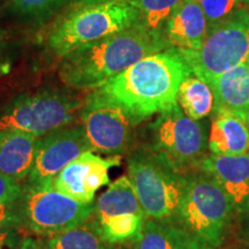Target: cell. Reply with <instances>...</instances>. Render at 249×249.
Returning a JSON list of instances; mask_svg holds the SVG:
<instances>
[{
  "mask_svg": "<svg viewBox=\"0 0 249 249\" xmlns=\"http://www.w3.org/2000/svg\"><path fill=\"white\" fill-rule=\"evenodd\" d=\"M191 74L178 50L171 48L141 59L96 92L138 124L178 104L179 87Z\"/></svg>",
  "mask_w": 249,
  "mask_h": 249,
  "instance_id": "obj_1",
  "label": "cell"
},
{
  "mask_svg": "<svg viewBox=\"0 0 249 249\" xmlns=\"http://www.w3.org/2000/svg\"><path fill=\"white\" fill-rule=\"evenodd\" d=\"M167 49L164 34L135 23L62 57L59 76L71 89L96 90L141 59Z\"/></svg>",
  "mask_w": 249,
  "mask_h": 249,
  "instance_id": "obj_2",
  "label": "cell"
},
{
  "mask_svg": "<svg viewBox=\"0 0 249 249\" xmlns=\"http://www.w3.org/2000/svg\"><path fill=\"white\" fill-rule=\"evenodd\" d=\"M138 11L126 1H110L74 8L50 34L48 45L58 57L138 23Z\"/></svg>",
  "mask_w": 249,
  "mask_h": 249,
  "instance_id": "obj_3",
  "label": "cell"
},
{
  "mask_svg": "<svg viewBox=\"0 0 249 249\" xmlns=\"http://www.w3.org/2000/svg\"><path fill=\"white\" fill-rule=\"evenodd\" d=\"M208 176L186 179L183 197L177 213L183 231L201 249L220 245L234 207L217 180Z\"/></svg>",
  "mask_w": 249,
  "mask_h": 249,
  "instance_id": "obj_4",
  "label": "cell"
},
{
  "mask_svg": "<svg viewBox=\"0 0 249 249\" xmlns=\"http://www.w3.org/2000/svg\"><path fill=\"white\" fill-rule=\"evenodd\" d=\"M177 50L192 73L205 82L239 66L249 54V11L238 8L210 27L200 50Z\"/></svg>",
  "mask_w": 249,
  "mask_h": 249,
  "instance_id": "obj_5",
  "label": "cell"
},
{
  "mask_svg": "<svg viewBox=\"0 0 249 249\" xmlns=\"http://www.w3.org/2000/svg\"><path fill=\"white\" fill-rule=\"evenodd\" d=\"M127 177L148 218L163 220L178 213L186 179L160 156L152 151L133 154Z\"/></svg>",
  "mask_w": 249,
  "mask_h": 249,
  "instance_id": "obj_6",
  "label": "cell"
},
{
  "mask_svg": "<svg viewBox=\"0 0 249 249\" xmlns=\"http://www.w3.org/2000/svg\"><path fill=\"white\" fill-rule=\"evenodd\" d=\"M85 102L57 90H43L18 96L0 110V130H20L43 136L70 126Z\"/></svg>",
  "mask_w": 249,
  "mask_h": 249,
  "instance_id": "obj_7",
  "label": "cell"
},
{
  "mask_svg": "<svg viewBox=\"0 0 249 249\" xmlns=\"http://www.w3.org/2000/svg\"><path fill=\"white\" fill-rule=\"evenodd\" d=\"M21 200L22 223L34 234L48 238L86 222L95 210L93 203H82L58 192L53 182L27 183Z\"/></svg>",
  "mask_w": 249,
  "mask_h": 249,
  "instance_id": "obj_8",
  "label": "cell"
},
{
  "mask_svg": "<svg viewBox=\"0 0 249 249\" xmlns=\"http://www.w3.org/2000/svg\"><path fill=\"white\" fill-rule=\"evenodd\" d=\"M151 151L178 172L198 165L205 148L204 129L187 117L178 104L158 114L149 127Z\"/></svg>",
  "mask_w": 249,
  "mask_h": 249,
  "instance_id": "obj_9",
  "label": "cell"
},
{
  "mask_svg": "<svg viewBox=\"0 0 249 249\" xmlns=\"http://www.w3.org/2000/svg\"><path fill=\"white\" fill-rule=\"evenodd\" d=\"M93 213L103 236L113 245L135 240L147 217L127 176L112 182L99 196Z\"/></svg>",
  "mask_w": 249,
  "mask_h": 249,
  "instance_id": "obj_10",
  "label": "cell"
},
{
  "mask_svg": "<svg viewBox=\"0 0 249 249\" xmlns=\"http://www.w3.org/2000/svg\"><path fill=\"white\" fill-rule=\"evenodd\" d=\"M80 119L92 151L116 156L128 150L135 123L117 104L93 91L81 108Z\"/></svg>",
  "mask_w": 249,
  "mask_h": 249,
  "instance_id": "obj_11",
  "label": "cell"
},
{
  "mask_svg": "<svg viewBox=\"0 0 249 249\" xmlns=\"http://www.w3.org/2000/svg\"><path fill=\"white\" fill-rule=\"evenodd\" d=\"M86 151H92L82 126H66L40 136L28 185L53 182L55 177Z\"/></svg>",
  "mask_w": 249,
  "mask_h": 249,
  "instance_id": "obj_12",
  "label": "cell"
},
{
  "mask_svg": "<svg viewBox=\"0 0 249 249\" xmlns=\"http://www.w3.org/2000/svg\"><path fill=\"white\" fill-rule=\"evenodd\" d=\"M120 163V155L103 158L93 151H86L55 177L53 187L75 201L92 203L96 193L110 183V170Z\"/></svg>",
  "mask_w": 249,
  "mask_h": 249,
  "instance_id": "obj_13",
  "label": "cell"
},
{
  "mask_svg": "<svg viewBox=\"0 0 249 249\" xmlns=\"http://www.w3.org/2000/svg\"><path fill=\"white\" fill-rule=\"evenodd\" d=\"M208 34V21L198 0H181L164 27L171 48L200 50Z\"/></svg>",
  "mask_w": 249,
  "mask_h": 249,
  "instance_id": "obj_14",
  "label": "cell"
},
{
  "mask_svg": "<svg viewBox=\"0 0 249 249\" xmlns=\"http://www.w3.org/2000/svg\"><path fill=\"white\" fill-rule=\"evenodd\" d=\"M223 187L234 207L249 204V152L236 156L210 155L198 164Z\"/></svg>",
  "mask_w": 249,
  "mask_h": 249,
  "instance_id": "obj_15",
  "label": "cell"
},
{
  "mask_svg": "<svg viewBox=\"0 0 249 249\" xmlns=\"http://www.w3.org/2000/svg\"><path fill=\"white\" fill-rule=\"evenodd\" d=\"M39 136L20 130H0V172L18 181L29 178Z\"/></svg>",
  "mask_w": 249,
  "mask_h": 249,
  "instance_id": "obj_16",
  "label": "cell"
},
{
  "mask_svg": "<svg viewBox=\"0 0 249 249\" xmlns=\"http://www.w3.org/2000/svg\"><path fill=\"white\" fill-rule=\"evenodd\" d=\"M207 83L213 92L214 112H229L245 119L249 112V68L245 62Z\"/></svg>",
  "mask_w": 249,
  "mask_h": 249,
  "instance_id": "obj_17",
  "label": "cell"
},
{
  "mask_svg": "<svg viewBox=\"0 0 249 249\" xmlns=\"http://www.w3.org/2000/svg\"><path fill=\"white\" fill-rule=\"evenodd\" d=\"M208 145L213 155L236 156L249 152V128L246 120L229 112H216Z\"/></svg>",
  "mask_w": 249,
  "mask_h": 249,
  "instance_id": "obj_18",
  "label": "cell"
},
{
  "mask_svg": "<svg viewBox=\"0 0 249 249\" xmlns=\"http://www.w3.org/2000/svg\"><path fill=\"white\" fill-rule=\"evenodd\" d=\"M133 242V249H201L183 230L152 218L145 219L141 233Z\"/></svg>",
  "mask_w": 249,
  "mask_h": 249,
  "instance_id": "obj_19",
  "label": "cell"
},
{
  "mask_svg": "<svg viewBox=\"0 0 249 249\" xmlns=\"http://www.w3.org/2000/svg\"><path fill=\"white\" fill-rule=\"evenodd\" d=\"M177 102L187 117L197 121L213 111L214 97L213 89L204 80L191 74L180 85Z\"/></svg>",
  "mask_w": 249,
  "mask_h": 249,
  "instance_id": "obj_20",
  "label": "cell"
},
{
  "mask_svg": "<svg viewBox=\"0 0 249 249\" xmlns=\"http://www.w3.org/2000/svg\"><path fill=\"white\" fill-rule=\"evenodd\" d=\"M91 218V217H90ZM89 219L73 229L49 236L50 249H116L104 238L97 220Z\"/></svg>",
  "mask_w": 249,
  "mask_h": 249,
  "instance_id": "obj_21",
  "label": "cell"
},
{
  "mask_svg": "<svg viewBox=\"0 0 249 249\" xmlns=\"http://www.w3.org/2000/svg\"><path fill=\"white\" fill-rule=\"evenodd\" d=\"M138 11V23L156 33L164 34V27L181 0H128Z\"/></svg>",
  "mask_w": 249,
  "mask_h": 249,
  "instance_id": "obj_22",
  "label": "cell"
},
{
  "mask_svg": "<svg viewBox=\"0 0 249 249\" xmlns=\"http://www.w3.org/2000/svg\"><path fill=\"white\" fill-rule=\"evenodd\" d=\"M66 0H9L12 14L33 22H42L52 17Z\"/></svg>",
  "mask_w": 249,
  "mask_h": 249,
  "instance_id": "obj_23",
  "label": "cell"
},
{
  "mask_svg": "<svg viewBox=\"0 0 249 249\" xmlns=\"http://www.w3.org/2000/svg\"><path fill=\"white\" fill-rule=\"evenodd\" d=\"M208 21V29L240 8V0H198Z\"/></svg>",
  "mask_w": 249,
  "mask_h": 249,
  "instance_id": "obj_24",
  "label": "cell"
},
{
  "mask_svg": "<svg viewBox=\"0 0 249 249\" xmlns=\"http://www.w3.org/2000/svg\"><path fill=\"white\" fill-rule=\"evenodd\" d=\"M24 188L20 181L0 172V204H13L22 197Z\"/></svg>",
  "mask_w": 249,
  "mask_h": 249,
  "instance_id": "obj_25",
  "label": "cell"
},
{
  "mask_svg": "<svg viewBox=\"0 0 249 249\" xmlns=\"http://www.w3.org/2000/svg\"><path fill=\"white\" fill-rule=\"evenodd\" d=\"M22 223L20 213L13 208V204H0V229L17 227Z\"/></svg>",
  "mask_w": 249,
  "mask_h": 249,
  "instance_id": "obj_26",
  "label": "cell"
},
{
  "mask_svg": "<svg viewBox=\"0 0 249 249\" xmlns=\"http://www.w3.org/2000/svg\"><path fill=\"white\" fill-rule=\"evenodd\" d=\"M20 241L15 227L0 229V249H17Z\"/></svg>",
  "mask_w": 249,
  "mask_h": 249,
  "instance_id": "obj_27",
  "label": "cell"
},
{
  "mask_svg": "<svg viewBox=\"0 0 249 249\" xmlns=\"http://www.w3.org/2000/svg\"><path fill=\"white\" fill-rule=\"evenodd\" d=\"M17 249H50L46 241H40L34 236H26L20 241Z\"/></svg>",
  "mask_w": 249,
  "mask_h": 249,
  "instance_id": "obj_28",
  "label": "cell"
},
{
  "mask_svg": "<svg viewBox=\"0 0 249 249\" xmlns=\"http://www.w3.org/2000/svg\"><path fill=\"white\" fill-rule=\"evenodd\" d=\"M110 1H126V0H74L73 6H71V7L74 9V8L83 7V6L103 4V2H110Z\"/></svg>",
  "mask_w": 249,
  "mask_h": 249,
  "instance_id": "obj_29",
  "label": "cell"
},
{
  "mask_svg": "<svg viewBox=\"0 0 249 249\" xmlns=\"http://www.w3.org/2000/svg\"><path fill=\"white\" fill-rule=\"evenodd\" d=\"M245 120H246V123H247V124H248V128H249V112H248L247 114H246Z\"/></svg>",
  "mask_w": 249,
  "mask_h": 249,
  "instance_id": "obj_30",
  "label": "cell"
},
{
  "mask_svg": "<svg viewBox=\"0 0 249 249\" xmlns=\"http://www.w3.org/2000/svg\"><path fill=\"white\" fill-rule=\"evenodd\" d=\"M245 64L247 65L248 68H249V54L247 55V58H246V60H245Z\"/></svg>",
  "mask_w": 249,
  "mask_h": 249,
  "instance_id": "obj_31",
  "label": "cell"
},
{
  "mask_svg": "<svg viewBox=\"0 0 249 249\" xmlns=\"http://www.w3.org/2000/svg\"><path fill=\"white\" fill-rule=\"evenodd\" d=\"M242 2H244L246 6H248V7H249V0H244V1H242Z\"/></svg>",
  "mask_w": 249,
  "mask_h": 249,
  "instance_id": "obj_32",
  "label": "cell"
},
{
  "mask_svg": "<svg viewBox=\"0 0 249 249\" xmlns=\"http://www.w3.org/2000/svg\"><path fill=\"white\" fill-rule=\"evenodd\" d=\"M0 73H5V71H4V70H2L1 65H0Z\"/></svg>",
  "mask_w": 249,
  "mask_h": 249,
  "instance_id": "obj_33",
  "label": "cell"
},
{
  "mask_svg": "<svg viewBox=\"0 0 249 249\" xmlns=\"http://www.w3.org/2000/svg\"><path fill=\"white\" fill-rule=\"evenodd\" d=\"M240 1H241V2H242V1H244V0H240Z\"/></svg>",
  "mask_w": 249,
  "mask_h": 249,
  "instance_id": "obj_34",
  "label": "cell"
}]
</instances>
